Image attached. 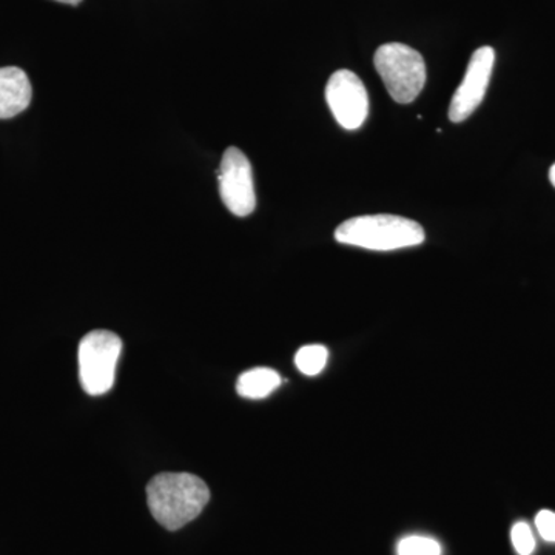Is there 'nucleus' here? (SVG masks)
I'll return each mask as SVG.
<instances>
[{
    "label": "nucleus",
    "mask_w": 555,
    "mask_h": 555,
    "mask_svg": "<svg viewBox=\"0 0 555 555\" xmlns=\"http://www.w3.org/2000/svg\"><path fill=\"white\" fill-rule=\"evenodd\" d=\"M332 115L346 130H358L369 115V94L363 80L349 69H338L326 86Z\"/></svg>",
    "instance_id": "nucleus-6"
},
{
    "label": "nucleus",
    "mask_w": 555,
    "mask_h": 555,
    "mask_svg": "<svg viewBox=\"0 0 555 555\" xmlns=\"http://www.w3.org/2000/svg\"><path fill=\"white\" fill-rule=\"evenodd\" d=\"M122 341L115 332L93 331L79 345V378L89 396H104L115 385Z\"/></svg>",
    "instance_id": "nucleus-4"
},
{
    "label": "nucleus",
    "mask_w": 555,
    "mask_h": 555,
    "mask_svg": "<svg viewBox=\"0 0 555 555\" xmlns=\"http://www.w3.org/2000/svg\"><path fill=\"white\" fill-rule=\"evenodd\" d=\"M210 502L206 481L189 473H163L147 485V503L163 528L178 531L203 513Z\"/></svg>",
    "instance_id": "nucleus-1"
},
{
    "label": "nucleus",
    "mask_w": 555,
    "mask_h": 555,
    "mask_svg": "<svg viewBox=\"0 0 555 555\" xmlns=\"http://www.w3.org/2000/svg\"><path fill=\"white\" fill-rule=\"evenodd\" d=\"M494 64L495 51L492 47H481L474 51L469 65H467L465 79L456 89L451 107H449V119L452 122H463L483 102L486 90L491 82Z\"/></svg>",
    "instance_id": "nucleus-7"
},
{
    "label": "nucleus",
    "mask_w": 555,
    "mask_h": 555,
    "mask_svg": "<svg viewBox=\"0 0 555 555\" xmlns=\"http://www.w3.org/2000/svg\"><path fill=\"white\" fill-rule=\"evenodd\" d=\"M222 203L236 217H248L257 207L254 170L240 149L229 147L222 156L218 173Z\"/></svg>",
    "instance_id": "nucleus-5"
},
{
    "label": "nucleus",
    "mask_w": 555,
    "mask_h": 555,
    "mask_svg": "<svg viewBox=\"0 0 555 555\" xmlns=\"http://www.w3.org/2000/svg\"><path fill=\"white\" fill-rule=\"evenodd\" d=\"M425 238V230L418 222L397 215L350 218L335 232L338 243L378 251L420 246Z\"/></svg>",
    "instance_id": "nucleus-2"
},
{
    "label": "nucleus",
    "mask_w": 555,
    "mask_h": 555,
    "mask_svg": "<svg viewBox=\"0 0 555 555\" xmlns=\"http://www.w3.org/2000/svg\"><path fill=\"white\" fill-rule=\"evenodd\" d=\"M33 98L30 79L24 69L0 68V119H11L28 108Z\"/></svg>",
    "instance_id": "nucleus-8"
},
{
    "label": "nucleus",
    "mask_w": 555,
    "mask_h": 555,
    "mask_svg": "<svg viewBox=\"0 0 555 555\" xmlns=\"http://www.w3.org/2000/svg\"><path fill=\"white\" fill-rule=\"evenodd\" d=\"M398 555H441V547L429 537L412 535L398 543Z\"/></svg>",
    "instance_id": "nucleus-11"
},
{
    "label": "nucleus",
    "mask_w": 555,
    "mask_h": 555,
    "mask_svg": "<svg viewBox=\"0 0 555 555\" xmlns=\"http://www.w3.org/2000/svg\"><path fill=\"white\" fill-rule=\"evenodd\" d=\"M328 352L326 347L321 345L302 346L295 356V364L309 377L321 374L327 364Z\"/></svg>",
    "instance_id": "nucleus-10"
},
{
    "label": "nucleus",
    "mask_w": 555,
    "mask_h": 555,
    "mask_svg": "<svg viewBox=\"0 0 555 555\" xmlns=\"http://www.w3.org/2000/svg\"><path fill=\"white\" fill-rule=\"evenodd\" d=\"M550 181H551V184H553L555 188V164L553 167H551V170H550Z\"/></svg>",
    "instance_id": "nucleus-15"
},
{
    "label": "nucleus",
    "mask_w": 555,
    "mask_h": 555,
    "mask_svg": "<svg viewBox=\"0 0 555 555\" xmlns=\"http://www.w3.org/2000/svg\"><path fill=\"white\" fill-rule=\"evenodd\" d=\"M283 379L273 369L257 367L251 371L244 372L236 383V392L241 397L250 398V400H261L275 392L281 386Z\"/></svg>",
    "instance_id": "nucleus-9"
},
{
    "label": "nucleus",
    "mask_w": 555,
    "mask_h": 555,
    "mask_svg": "<svg viewBox=\"0 0 555 555\" xmlns=\"http://www.w3.org/2000/svg\"><path fill=\"white\" fill-rule=\"evenodd\" d=\"M56 2L67 3V5H79L82 0H56Z\"/></svg>",
    "instance_id": "nucleus-14"
},
{
    "label": "nucleus",
    "mask_w": 555,
    "mask_h": 555,
    "mask_svg": "<svg viewBox=\"0 0 555 555\" xmlns=\"http://www.w3.org/2000/svg\"><path fill=\"white\" fill-rule=\"evenodd\" d=\"M374 64L390 98L398 104H411L425 89V60L418 51L404 43L392 42L379 47Z\"/></svg>",
    "instance_id": "nucleus-3"
},
{
    "label": "nucleus",
    "mask_w": 555,
    "mask_h": 555,
    "mask_svg": "<svg viewBox=\"0 0 555 555\" xmlns=\"http://www.w3.org/2000/svg\"><path fill=\"white\" fill-rule=\"evenodd\" d=\"M511 540H513V545L516 547L518 555H531L534 553V534H532L531 526L525 524V521H518V524L513 526Z\"/></svg>",
    "instance_id": "nucleus-12"
},
{
    "label": "nucleus",
    "mask_w": 555,
    "mask_h": 555,
    "mask_svg": "<svg viewBox=\"0 0 555 555\" xmlns=\"http://www.w3.org/2000/svg\"><path fill=\"white\" fill-rule=\"evenodd\" d=\"M535 526L537 531L546 542L555 543V513L553 511H540L535 517Z\"/></svg>",
    "instance_id": "nucleus-13"
}]
</instances>
